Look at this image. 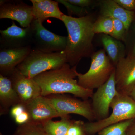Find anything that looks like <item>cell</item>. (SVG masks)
Wrapping results in <instances>:
<instances>
[{"label":"cell","mask_w":135,"mask_h":135,"mask_svg":"<svg viewBox=\"0 0 135 135\" xmlns=\"http://www.w3.org/2000/svg\"><path fill=\"white\" fill-rule=\"evenodd\" d=\"M62 21L67 29V46L65 50L66 63L77 66L81 59L91 57L94 52L93 17L87 15L81 17L63 15Z\"/></svg>","instance_id":"1"},{"label":"cell","mask_w":135,"mask_h":135,"mask_svg":"<svg viewBox=\"0 0 135 135\" xmlns=\"http://www.w3.org/2000/svg\"><path fill=\"white\" fill-rule=\"evenodd\" d=\"M76 67L75 66L71 68L70 64L66 63L58 69L42 73L33 78L41 89V95L47 97L67 93L82 100L91 98L93 90L81 87L75 79Z\"/></svg>","instance_id":"2"},{"label":"cell","mask_w":135,"mask_h":135,"mask_svg":"<svg viewBox=\"0 0 135 135\" xmlns=\"http://www.w3.org/2000/svg\"><path fill=\"white\" fill-rule=\"evenodd\" d=\"M89 70L85 73L76 71L78 84L85 89L94 90L105 83L115 71V66L104 49L94 52Z\"/></svg>","instance_id":"3"},{"label":"cell","mask_w":135,"mask_h":135,"mask_svg":"<svg viewBox=\"0 0 135 135\" xmlns=\"http://www.w3.org/2000/svg\"><path fill=\"white\" fill-rule=\"evenodd\" d=\"M66 63L64 51L47 53L32 49L17 68L26 77L33 78L42 73L58 69Z\"/></svg>","instance_id":"4"},{"label":"cell","mask_w":135,"mask_h":135,"mask_svg":"<svg viewBox=\"0 0 135 135\" xmlns=\"http://www.w3.org/2000/svg\"><path fill=\"white\" fill-rule=\"evenodd\" d=\"M110 108L112 112L106 119L85 123L84 129L87 135H95L112 124L135 119V101L129 95L119 93L114 98Z\"/></svg>","instance_id":"5"},{"label":"cell","mask_w":135,"mask_h":135,"mask_svg":"<svg viewBox=\"0 0 135 135\" xmlns=\"http://www.w3.org/2000/svg\"><path fill=\"white\" fill-rule=\"evenodd\" d=\"M32 49L47 53L64 51L67 46V36L51 32L44 27L42 22L34 20L31 25Z\"/></svg>","instance_id":"6"},{"label":"cell","mask_w":135,"mask_h":135,"mask_svg":"<svg viewBox=\"0 0 135 135\" xmlns=\"http://www.w3.org/2000/svg\"><path fill=\"white\" fill-rule=\"evenodd\" d=\"M47 97L56 111L64 117L73 114L84 117L89 122L96 120L91 103L88 100H81L64 94Z\"/></svg>","instance_id":"7"},{"label":"cell","mask_w":135,"mask_h":135,"mask_svg":"<svg viewBox=\"0 0 135 135\" xmlns=\"http://www.w3.org/2000/svg\"><path fill=\"white\" fill-rule=\"evenodd\" d=\"M119 94L116 89L114 71L108 80L97 89L91 98V105L96 121L104 119L109 117L111 104Z\"/></svg>","instance_id":"8"},{"label":"cell","mask_w":135,"mask_h":135,"mask_svg":"<svg viewBox=\"0 0 135 135\" xmlns=\"http://www.w3.org/2000/svg\"><path fill=\"white\" fill-rule=\"evenodd\" d=\"M116 88L119 94L129 95L135 87V57L127 56L115 66Z\"/></svg>","instance_id":"9"},{"label":"cell","mask_w":135,"mask_h":135,"mask_svg":"<svg viewBox=\"0 0 135 135\" xmlns=\"http://www.w3.org/2000/svg\"><path fill=\"white\" fill-rule=\"evenodd\" d=\"M0 18H8L17 21L22 27L27 28L31 26L34 18L32 7L23 2L1 1Z\"/></svg>","instance_id":"10"},{"label":"cell","mask_w":135,"mask_h":135,"mask_svg":"<svg viewBox=\"0 0 135 135\" xmlns=\"http://www.w3.org/2000/svg\"><path fill=\"white\" fill-rule=\"evenodd\" d=\"M13 89L19 97L20 103L26 105L41 95V89L33 78L26 77L16 68L9 76Z\"/></svg>","instance_id":"11"},{"label":"cell","mask_w":135,"mask_h":135,"mask_svg":"<svg viewBox=\"0 0 135 135\" xmlns=\"http://www.w3.org/2000/svg\"><path fill=\"white\" fill-rule=\"evenodd\" d=\"M0 33L1 49L32 46V32L31 26L27 28H21L13 21L10 26L5 30H1Z\"/></svg>","instance_id":"12"},{"label":"cell","mask_w":135,"mask_h":135,"mask_svg":"<svg viewBox=\"0 0 135 135\" xmlns=\"http://www.w3.org/2000/svg\"><path fill=\"white\" fill-rule=\"evenodd\" d=\"M30 116V122L41 124L53 118H63L47 97L40 95L25 105Z\"/></svg>","instance_id":"13"},{"label":"cell","mask_w":135,"mask_h":135,"mask_svg":"<svg viewBox=\"0 0 135 135\" xmlns=\"http://www.w3.org/2000/svg\"><path fill=\"white\" fill-rule=\"evenodd\" d=\"M32 49L31 46L1 49L0 74L8 77L17 66L26 58Z\"/></svg>","instance_id":"14"},{"label":"cell","mask_w":135,"mask_h":135,"mask_svg":"<svg viewBox=\"0 0 135 135\" xmlns=\"http://www.w3.org/2000/svg\"><path fill=\"white\" fill-rule=\"evenodd\" d=\"M101 16L110 17L121 21L128 31L134 19L135 12L124 9L114 0H103L99 2Z\"/></svg>","instance_id":"15"},{"label":"cell","mask_w":135,"mask_h":135,"mask_svg":"<svg viewBox=\"0 0 135 135\" xmlns=\"http://www.w3.org/2000/svg\"><path fill=\"white\" fill-rule=\"evenodd\" d=\"M32 3V13L34 20L43 23L49 18H54L62 20L64 15L59 7V3L52 0H31Z\"/></svg>","instance_id":"16"},{"label":"cell","mask_w":135,"mask_h":135,"mask_svg":"<svg viewBox=\"0 0 135 135\" xmlns=\"http://www.w3.org/2000/svg\"><path fill=\"white\" fill-rule=\"evenodd\" d=\"M20 103L9 77L0 74V114L8 113L12 106Z\"/></svg>","instance_id":"17"},{"label":"cell","mask_w":135,"mask_h":135,"mask_svg":"<svg viewBox=\"0 0 135 135\" xmlns=\"http://www.w3.org/2000/svg\"><path fill=\"white\" fill-rule=\"evenodd\" d=\"M101 40L104 50L115 66L121 59L126 57L127 50L122 41L105 34L102 35Z\"/></svg>","instance_id":"18"},{"label":"cell","mask_w":135,"mask_h":135,"mask_svg":"<svg viewBox=\"0 0 135 135\" xmlns=\"http://www.w3.org/2000/svg\"><path fill=\"white\" fill-rule=\"evenodd\" d=\"M60 120H52L42 123L44 129L48 135H66L72 120L69 115L61 118Z\"/></svg>","instance_id":"19"},{"label":"cell","mask_w":135,"mask_h":135,"mask_svg":"<svg viewBox=\"0 0 135 135\" xmlns=\"http://www.w3.org/2000/svg\"><path fill=\"white\" fill-rule=\"evenodd\" d=\"M135 120H128L111 125L99 131L98 135H126L128 129Z\"/></svg>","instance_id":"20"},{"label":"cell","mask_w":135,"mask_h":135,"mask_svg":"<svg viewBox=\"0 0 135 135\" xmlns=\"http://www.w3.org/2000/svg\"><path fill=\"white\" fill-rule=\"evenodd\" d=\"M12 135H48L41 124L29 122L18 126Z\"/></svg>","instance_id":"21"},{"label":"cell","mask_w":135,"mask_h":135,"mask_svg":"<svg viewBox=\"0 0 135 135\" xmlns=\"http://www.w3.org/2000/svg\"><path fill=\"white\" fill-rule=\"evenodd\" d=\"M113 21L110 17L101 16L94 22V33H103L112 36L113 31Z\"/></svg>","instance_id":"22"},{"label":"cell","mask_w":135,"mask_h":135,"mask_svg":"<svg viewBox=\"0 0 135 135\" xmlns=\"http://www.w3.org/2000/svg\"><path fill=\"white\" fill-rule=\"evenodd\" d=\"M113 21V31L112 36L121 41H126L128 31L121 21L112 18Z\"/></svg>","instance_id":"23"},{"label":"cell","mask_w":135,"mask_h":135,"mask_svg":"<svg viewBox=\"0 0 135 135\" xmlns=\"http://www.w3.org/2000/svg\"><path fill=\"white\" fill-rule=\"evenodd\" d=\"M56 1L65 7L69 16H72L73 15H74L79 17H81L88 15L86 8H81L73 5L68 2L67 0H57Z\"/></svg>","instance_id":"24"},{"label":"cell","mask_w":135,"mask_h":135,"mask_svg":"<svg viewBox=\"0 0 135 135\" xmlns=\"http://www.w3.org/2000/svg\"><path fill=\"white\" fill-rule=\"evenodd\" d=\"M84 122L72 120L66 135H87L84 129Z\"/></svg>","instance_id":"25"},{"label":"cell","mask_w":135,"mask_h":135,"mask_svg":"<svg viewBox=\"0 0 135 135\" xmlns=\"http://www.w3.org/2000/svg\"><path fill=\"white\" fill-rule=\"evenodd\" d=\"M26 110L25 105L21 103L14 105L11 108L10 114L13 119L22 114Z\"/></svg>","instance_id":"26"},{"label":"cell","mask_w":135,"mask_h":135,"mask_svg":"<svg viewBox=\"0 0 135 135\" xmlns=\"http://www.w3.org/2000/svg\"><path fill=\"white\" fill-rule=\"evenodd\" d=\"M124 9L130 11L135 9V0H114Z\"/></svg>","instance_id":"27"},{"label":"cell","mask_w":135,"mask_h":135,"mask_svg":"<svg viewBox=\"0 0 135 135\" xmlns=\"http://www.w3.org/2000/svg\"><path fill=\"white\" fill-rule=\"evenodd\" d=\"M15 122L18 126L23 125L30 122V116L27 110L14 119Z\"/></svg>","instance_id":"28"},{"label":"cell","mask_w":135,"mask_h":135,"mask_svg":"<svg viewBox=\"0 0 135 135\" xmlns=\"http://www.w3.org/2000/svg\"><path fill=\"white\" fill-rule=\"evenodd\" d=\"M68 2L80 7L86 8L92 5L93 1L91 0H67Z\"/></svg>","instance_id":"29"},{"label":"cell","mask_w":135,"mask_h":135,"mask_svg":"<svg viewBox=\"0 0 135 135\" xmlns=\"http://www.w3.org/2000/svg\"><path fill=\"white\" fill-rule=\"evenodd\" d=\"M126 135H135V120L128 129Z\"/></svg>","instance_id":"30"},{"label":"cell","mask_w":135,"mask_h":135,"mask_svg":"<svg viewBox=\"0 0 135 135\" xmlns=\"http://www.w3.org/2000/svg\"><path fill=\"white\" fill-rule=\"evenodd\" d=\"M127 56L135 57V40L134 42L132 50H131L130 53H128Z\"/></svg>","instance_id":"31"},{"label":"cell","mask_w":135,"mask_h":135,"mask_svg":"<svg viewBox=\"0 0 135 135\" xmlns=\"http://www.w3.org/2000/svg\"><path fill=\"white\" fill-rule=\"evenodd\" d=\"M129 96L131 97L135 101V87L133 89L132 91L131 92L129 95Z\"/></svg>","instance_id":"32"}]
</instances>
